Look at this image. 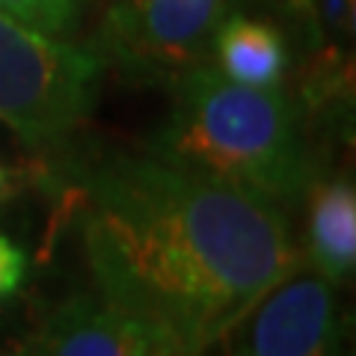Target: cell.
I'll return each instance as SVG.
<instances>
[{
	"instance_id": "obj_1",
	"label": "cell",
	"mask_w": 356,
	"mask_h": 356,
	"mask_svg": "<svg viewBox=\"0 0 356 356\" xmlns=\"http://www.w3.org/2000/svg\"><path fill=\"white\" fill-rule=\"evenodd\" d=\"M72 220L92 288L161 348L205 353L303 264L276 202L211 181L146 149H83L39 163Z\"/></svg>"
},
{
	"instance_id": "obj_2",
	"label": "cell",
	"mask_w": 356,
	"mask_h": 356,
	"mask_svg": "<svg viewBox=\"0 0 356 356\" xmlns=\"http://www.w3.org/2000/svg\"><path fill=\"white\" fill-rule=\"evenodd\" d=\"M166 86L170 110L146 152L285 211L303 202L321 166L309 143V110L297 95L235 83L208 60Z\"/></svg>"
},
{
	"instance_id": "obj_3",
	"label": "cell",
	"mask_w": 356,
	"mask_h": 356,
	"mask_svg": "<svg viewBox=\"0 0 356 356\" xmlns=\"http://www.w3.org/2000/svg\"><path fill=\"white\" fill-rule=\"evenodd\" d=\"M104 69L95 44L48 36L0 13V122L39 163L81 140Z\"/></svg>"
},
{
	"instance_id": "obj_4",
	"label": "cell",
	"mask_w": 356,
	"mask_h": 356,
	"mask_svg": "<svg viewBox=\"0 0 356 356\" xmlns=\"http://www.w3.org/2000/svg\"><path fill=\"white\" fill-rule=\"evenodd\" d=\"M222 15L226 0H122L107 13L92 44L131 81L170 83L205 63Z\"/></svg>"
},
{
	"instance_id": "obj_5",
	"label": "cell",
	"mask_w": 356,
	"mask_h": 356,
	"mask_svg": "<svg viewBox=\"0 0 356 356\" xmlns=\"http://www.w3.org/2000/svg\"><path fill=\"white\" fill-rule=\"evenodd\" d=\"M344 324L341 288L300 264L252 306L229 341L235 356H344Z\"/></svg>"
},
{
	"instance_id": "obj_6",
	"label": "cell",
	"mask_w": 356,
	"mask_h": 356,
	"mask_svg": "<svg viewBox=\"0 0 356 356\" xmlns=\"http://www.w3.org/2000/svg\"><path fill=\"white\" fill-rule=\"evenodd\" d=\"M158 348L146 327L89 288L48 309L24 356H154Z\"/></svg>"
},
{
	"instance_id": "obj_7",
	"label": "cell",
	"mask_w": 356,
	"mask_h": 356,
	"mask_svg": "<svg viewBox=\"0 0 356 356\" xmlns=\"http://www.w3.org/2000/svg\"><path fill=\"white\" fill-rule=\"evenodd\" d=\"M303 264L344 288L356 270V191L344 172H318L303 196Z\"/></svg>"
},
{
	"instance_id": "obj_8",
	"label": "cell",
	"mask_w": 356,
	"mask_h": 356,
	"mask_svg": "<svg viewBox=\"0 0 356 356\" xmlns=\"http://www.w3.org/2000/svg\"><path fill=\"white\" fill-rule=\"evenodd\" d=\"M211 65L222 77L243 86H282L291 69V48L280 27L247 15H222L211 39Z\"/></svg>"
},
{
	"instance_id": "obj_9",
	"label": "cell",
	"mask_w": 356,
	"mask_h": 356,
	"mask_svg": "<svg viewBox=\"0 0 356 356\" xmlns=\"http://www.w3.org/2000/svg\"><path fill=\"white\" fill-rule=\"evenodd\" d=\"M89 0H0V13L48 36L69 39L81 24Z\"/></svg>"
},
{
	"instance_id": "obj_10",
	"label": "cell",
	"mask_w": 356,
	"mask_h": 356,
	"mask_svg": "<svg viewBox=\"0 0 356 356\" xmlns=\"http://www.w3.org/2000/svg\"><path fill=\"white\" fill-rule=\"evenodd\" d=\"M30 276V255L18 243L0 232V312L24 291Z\"/></svg>"
},
{
	"instance_id": "obj_11",
	"label": "cell",
	"mask_w": 356,
	"mask_h": 356,
	"mask_svg": "<svg viewBox=\"0 0 356 356\" xmlns=\"http://www.w3.org/2000/svg\"><path fill=\"white\" fill-rule=\"evenodd\" d=\"M15 193H18L15 170H9L6 163H0V205H6L9 199H15Z\"/></svg>"
},
{
	"instance_id": "obj_12",
	"label": "cell",
	"mask_w": 356,
	"mask_h": 356,
	"mask_svg": "<svg viewBox=\"0 0 356 356\" xmlns=\"http://www.w3.org/2000/svg\"><path fill=\"white\" fill-rule=\"evenodd\" d=\"M214 350H205V353H178V350H170V348H158L154 356H211Z\"/></svg>"
},
{
	"instance_id": "obj_13",
	"label": "cell",
	"mask_w": 356,
	"mask_h": 356,
	"mask_svg": "<svg viewBox=\"0 0 356 356\" xmlns=\"http://www.w3.org/2000/svg\"><path fill=\"white\" fill-rule=\"evenodd\" d=\"M294 6L300 13H312V0H294Z\"/></svg>"
},
{
	"instance_id": "obj_14",
	"label": "cell",
	"mask_w": 356,
	"mask_h": 356,
	"mask_svg": "<svg viewBox=\"0 0 356 356\" xmlns=\"http://www.w3.org/2000/svg\"><path fill=\"white\" fill-rule=\"evenodd\" d=\"M0 356H24V350H6V353H0Z\"/></svg>"
}]
</instances>
